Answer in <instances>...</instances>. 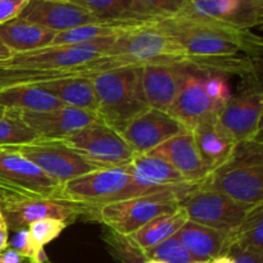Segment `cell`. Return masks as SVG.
I'll use <instances>...</instances> for the list:
<instances>
[{"label":"cell","instance_id":"6da1fadb","mask_svg":"<svg viewBox=\"0 0 263 263\" xmlns=\"http://www.w3.org/2000/svg\"><path fill=\"white\" fill-rule=\"evenodd\" d=\"M197 61V73L247 74L254 71V58L262 54V39L251 28L228 22L172 15L156 21Z\"/></svg>","mask_w":263,"mask_h":263},{"label":"cell","instance_id":"7a4b0ae2","mask_svg":"<svg viewBox=\"0 0 263 263\" xmlns=\"http://www.w3.org/2000/svg\"><path fill=\"white\" fill-rule=\"evenodd\" d=\"M151 64H176L197 72V61L184 46L154 22L131 28L116 37L112 45L90 63L85 64L87 77L103 71Z\"/></svg>","mask_w":263,"mask_h":263},{"label":"cell","instance_id":"3957f363","mask_svg":"<svg viewBox=\"0 0 263 263\" xmlns=\"http://www.w3.org/2000/svg\"><path fill=\"white\" fill-rule=\"evenodd\" d=\"M141 68L123 67L90 76L98 100L97 116L117 133L151 108L141 89Z\"/></svg>","mask_w":263,"mask_h":263},{"label":"cell","instance_id":"277c9868","mask_svg":"<svg viewBox=\"0 0 263 263\" xmlns=\"http://www.w3.org/2000/svg\"><path fill=\"white\" fill-rule=\"evenodd\" d=\"M202 189L226 195L240 204L263 202V152L261 139L236 144L233 156L200 182Z\"/></svg>","mask_w":263,"mask_h":263},{"label":"cell","instance_id":"5b68a950","mask_svg":"<svg viewBox=\"0 0 263 263\" xmlns=\"http://www.w3.org/2000/svg\"><path fill=\"white\" fill-rule=\"evenodd\" d=\"M198 186L199 184L174 187L103 204L98 207L95 218L112 233L127 236L158 216L175 212L181 200Z\"/></svg>","mask_w":263,"mask_h":263},{"label":"cell","instance_id":"8992f818","mask_svg":"<svg viewBox=\"0 0 263 263\" xmlns=\"http://www.w3.org/2000/svg\"><path fill=\"white\" fill-rule=\"evenodd\" d=\"M161 190L166 189H146L136 184L122 166L97 170L69 180L62 185L61 194L67 199L100 207L108 203L121 202Z\"/></svg>","mask_w":263,"mask_h":263},{"label":"cell","instance_id":"52a82bcc","mask_svg":"<svg viewBox=\"0 0 263 263\" xmlns=\"http://www.w3.org/2000/svg\"><path fill=\"white\" fill-rule=\"evenodd\" d=\"M0 151L15 152L21 154L62 185L82 175L103 170L102 167L80 156L62 140L37 139L32 143L2 148Z\"/></svg>","mask_w":263,"mask_h":263},{"label":"cell","instance_id":"ba28073f","mask_svg":"<svg viewBox=\"0 0 263 263\" xmlns=\"http://www.w3.org/2000/svg\"><path fill=\"white\" fill-rule=\"evenodd\" d=\"M62 141L102 168L126 166L135 157V152L120 133L102 121L69 134Z\"/></svg>","mask_w":263,"mask_h":263},{"label":"cell","instance_id":"9c48e42d","mask_svg":"<svg viewBox=\"0 0 263 263\" xmlns=\"http://www.w3.org/2000/svg\"><path fill=\"white\" fill-rule=\"evenodd\" d=\"M2 212L8 229L12 231L22 230L35 221L54 218L72 223L81 216L95 217L98 207L82 202L55 198H27L2 204Z\"/></svg>","mask_w":263,"mask_h":263},{"label":"cell","instance_id":"30bf717a","mask_svg":"<svg viewBox=\"0 0 263 263\" xmlns=\"http://www.w3.org/2000/svg\"><path fill=\"white\" fill-rule=\"evenodd\" d=\"M180 205L185 210L189 221L225 233L235 230L254 207L236 203L221 193L200 186L190 192Z\"/></svg>","mask_w":263,"mask_h":263},{"label":"cell","instance_id":"8fae6325","mask_svg":"<svg viewBox=\"0 0 263 263\" xmlns=\"http://www.w3.org/2000/svg\"><path fill=\"white\" fill-rule=\"evenodd\" d=\"M263 99L261 91H244L231 97L218 109L217 121L236 144L261 139Z\"/></svg>","mask_w":263,"mask_h":263},{"label":"cell","instance_id":"7c38bea8","mask_svg":"<svg viewBox=\"0 0 263 263\" xmlns=\"http://www.w3.org/2000/svg\"><path fill=\"white\" fill-rule=\"evenodd\" d=\"M190 130L163 110L149 108L120 133L135 154H148L168 139Z\"/></svg>","mask_w":263,"mask_h":263},{"label":"cell","instance_id":"4fadbf2b","mask_svg":"<svg viewBox=\"0 0 263 263\" xmlns=\"http://www.w3.org/2000/svg\"><path fill=\"white\" fill-rule=\"evenodd\" d=\"M175 15L221 21L251 28L263 20V0H186Z\"/></svg>","mask_w":263,"mask_h":263},{"label":"cell","instance_id":"5bb4252c","mask_svg":"<svg viewBox=\"0 0 263 263\" xmlns=\"http://www.w3.org/2000/svg\"><path fill=\"white\" fill-rule=\"evenodd\" d=\"M0 177L30 198L62 197V184L15 152L0 151Z\"/></svg>","mask_w":263,"mask_h":263},{"label":"cell","instance_id":"9a60e30c","mask_svg":"<svg viewBox=\"0 0 263 263\" xmlns=\"http://www.w3.org/2000/svg\"><path fill=\"white\" fill-rule=\"evenodd\" d=\"M8 110L25 122L28 127L32 128L39 138L46 140H62L69 134L100 121L97 115L69 105H63L58 109L44 110V112Z\"/></svg>","mask_w":263,"mask_h":263},{"label":"cell","instance_id":"2e32d148","mask_svg":"<svg viewBox=\"0 0 263 263\" xmlns=\"http://www.w3.org/2000/svg\"><path fill=\"white\" fill-rule=\"evenodd\" d=\"M18 17L49 28L54 32H62L80 26L104 22L72 3L53 2V0H30Z\"/></svg>","mask_w":263,"mask_h":263},{"label":"cell","instance_id":"e0dca14e","mask_svg":"<svg viewBox=\"0 0 263 263\" xmlns=\"http://www.w3.org/2000/svg\"><path fill=\"white\" fill-rule=\"evenodd\" d=\"M190 69L176 64H151L141 68V89L146 104L168 112Z\"/></svg>","mask_w":263,"mask_h":263},{"label":"cell","instance_id":"ac0fdd59","mask_svg":"<svg viewBox=\"0 0 263 263\" xmlns=\"http://www.w3.org/2000/svg\"><path fill=\"white\" fill-rule=\"evenodd\" d=\"M218 109L220 107L205 94L202 74L189 71L167 113L192 130L198 123L215 117Z\"/></svg>","mask_w":263,"mask_h":263},{"label":"cell","instance_id":"d6986e66","mask_svg":"<svg viewBox=\"0 0 263 263\" xmlns=\"http://www.w3.org/2000/svg\"><path fill=\"white\" fill-rule=\"evenodd\" d=\"M148 154L168 162L190 182L200 184L211 174V170L198 152L192 130L168 139Z\"/></svg>","mask_w":263,"mask_h":263},{"label":"cell","instance_id":"ffe728a7","mask_svg":"<svg viewBox=\"0 0 263 263\" xmlns=\"http://www.w3.org/2000/svg\"><path fill=\"white\" fill-rule=\"evenodd\" d=\"M123 167L136 184L146 189H172L197 184L187 181L168 162L151 154H135Z\"/></svg>","mask_w":263,"mask_h":263},{"label":"cell","instance_id":"44dd1931","mask_svg":"<svg viewBox=\"0 0 263 263\" xmlns=\"http://www.w3.org/2000/svg\"><path fill=\"white\" fill-rule=\"evenodd\" d=\"M192 135L200 157L211 172L229 161L236 148V143L223 130L216 116L193 127Z\"/></svg>","mask_w":263,"mask_h":263},{"label":"cell","instance_id":"7402d4cb","mask_svg":"<svg viewBox=\"0 0 263 263\" xmlns=\"http://www.w3.org/2000/svg\"><path fill=\"white\" fill-rule=\"evenodd\" d=\"M55 33L20 17L0 25V41L12 54L48 48Z\"/></svg>","mask_w":263,"mask_h":263},{"label":"cell","instance_id":"603a6c76","mask_svg":"<svg viewBox=\"0 0 263 263\" xmlns=\"http://www.w3.org/2000/svg\"><path fill=\"white\" fill-rule=\"evenodd\" d=\"M228 234L222 230L187 221L176 236L195 261H211L225 256Z\"/></svg>","mask_w":263,"mask_h":263},{"label":"cell","instance_id":"cb8c5ba5","mask_svg":"<svg viewBox=\"0 0 263 263\" xmlns=\"http://www.w3.org/2000/svg\"><path fill=\"white\" fill-rule=\"evenodd\" d=\"M61 100L64 105L97 115L98 100L90 77H64L33 85Z\"/></svg>","mask_w":263,"mask_h":263},{"label":"cell","instance_id":"d4e9b609","mask_svg":"<svg viewBox=\"0 0 263 263\" xmlns=\"http://www.w3.org/2000/svg\"><path fill=\"white\" fill-rule=\"evenodd\" d=\"M187 221H189V218H187L186 212L180 205L175 212L158 216L154 220L149 221L143 228L138 229L133 234L125 236V239L131 248L140 252L141 256H143L145 251L176 235L177 231Z\"/></svg>","mask_w":263,"mask_h":263},{"label":"cell","instance_id":"484cf974","mask_svg":"<svg viewBox=\"0 0 263 263\" xmlns=\"http://www.w3.org/2000/svg\"><path fill=\"white\" fill-rule=\"evenodd\" d=\"M149 22H154V21L116 20L80 26V27L72 28V30L57 32L50 46L73 45V44L87 43V41L97 40V39L118 36L121 33L126 32V31L131 30V28L139 27V26H143Z\"/></svg>","mask_w":263,"mask_h":263},{"label":"cell","instance_id":"4316f807","mask_svg":"<svg viewBox=\"0 0 263 263\" xmlns=\"http://www.w3.org/2000/svg\"><path fill=\"white\" fill-rule=\"evenodd\" d=\"M63 105L61 100L35 86H9L0 89V107L5 109L44 112L58 109Z\"/></svg>","mask_w":263,"mask_h":263},{"label":"cell","instance_id":"83f0119b","mask_svg":"<svg viewBox=\"0 0 263 263\" xmlns=\"http://www.w3.org/2000/svg\"><path fill=\"white\" fill-rule=\"evenodd\" d=\"M238 248L241 251L263 254V205L257 204L249 211L240 225L228 234L225 256L229 249Z\"/></svg>","mask_w":263,"mask_h":263},{"label":"cell","instance_id":"f1b7e54d","mask_svg":"<svg viewBox=\"0 0 263 263\" xmlns=\"http://www.w3.org/2000/svg\"><path fill=\"white\" fill-rule=\"evenodd\" d=\"M186 0H131L127 18L157 21L176 14Z\"/></svg>","mask_w":263,"mask_h":263},{"label":"cell","instance_id":"f546056e","mask_svg":"<svg viewBox=\"0 0 263 263\" xmlns=\"http://www.w3.org/2000/svg\"><path fill=\"white\" fill-rule=\"evenodd\" d=\"M39 135L25 122L7 110L4 117H0V149L20 146L37 140Z\"/></svg>","mask_w":263,"mask_h":263},{"label":"cell","instance_id":"4dcf8cb0","mask_svg":"<svg viewBox=\"0 0 263 263\" xmlns=\"http://www.w3.org/2000/svg\"><path fill=\"white\" fill-rule=\"evenodd\" d=\"M69 3L87 10L100 21L130 20L127 18L131 0H69Z\"/></svg>","mask_w":263,"mask_h":263},{"label":"cell","instance_id":"1f68e13d","mask_svg":"<svg viewBox=\"0 0 263 263\" xmlns=\"http://www.w3.org/2000/svg\"><path fill=\"white\" fill-rule=\"evenodd\" d=\"M68 223L63 221L54 220V218H45V220H39L28 225V236H30L31 247H32L33 257L35 258L41 251H44V247L58 238Z\"/></svg>","mask_w":263,"mask_h":263},{"label":"cell","instance_id":"d6a6232c","mask_svg":"<svg viewBox=\"0 0 263 263\" xmlns=\"http://www.w3.org/2000/svg\"><path fill=\"white\" fill-rule=\"evenodd\" d=\"M144 261L149 258L159 259L162 262L166 263H192L195 262L192 254L187 252L184 244L179 240L176 235L172 238L167 239V240L162 241L158 246L153 247V248L148 249L143 253Z\"/></svg>","mask_w":263,"mask_h":263},{"label":"cell","instance_id":"836d02e7","mask_svg":"<svg viewBox=\"0 0 263 263\" xmlns=\"http://www.w3.org/2000/svg\"><path fill=\"white\" fill-rule=\"evenodd\" d=\"M203 87H204V91L208 95V98L220 108L233 97L228 82L220 74L203 76Z\"/></svg>","mask_w":263,"mask_h":263},{"label":"cell","instance_id":"e575fe53","mask_svg":"<svg viewBox=\"0 0 263 263\" xmlns=\"http://www.w3.org/2000/svg\"><path fill=\"white\" fill-rule=\"evenodd\" d=\"M30 0H0V25L20 15Z\"/></svg>","mask_w":263,"mask_h":263},{"label":"cell","instance_id":"d590c367","mask_svg":"<svg viewBox=\"0 0 263 263\" xmlns=\"http://www.w3.org/2000/svg\"><path fill=\"white\" fill-rule=\"evenodd\" d=\"M10 246H12V249L18 252L23 258L31 259L33 257L32 247H31L27 229H22V230L15 231L14 236H13L12 240H10Z\"/></svg>","mask_w":263,"mask_h":263},{"label":"cell","instance_id":"8d00e7d4","mask_svg":"<svg viewBox=\"0 0 263 263\" xmlns=\"http://www.w3.org/2000/svg\"><path fill=\"white\" fill-rule=\"evenodd\" d=\"M226 256H230L234 259V263H263V254L241 251L238 248L229 249Z\"/></svg>","mask_w":263,"mask_h":263},{"label":"cell","instance_id":"74e56055","mask_svg":"<svg viewBox=\"0 0 263 263\" xmlns=\"http://www.w3.org/2000/svg\"><path fill=\"white\" fill-rule=\"evenodd\" d=\"M0 197L4 198L7 202H14V200H21V199H27V195L23 192H21L20 189H17L15 186H13L12 184H9L8 181L3 180L0 177Z\"/></svg>","mask_w":263,"mask_h":263},{"label":"cell","instance_id":"f35d334b","mask_svg":"<svg viewBox=\"0 0 263 263\" xmlns=\"http://www.w3.org/2000/svg\"><path fill=\"white\" fill-rule=\"evenodd\" d=\"M23 257L14 249H5L0 253V263H22Z\"/></svg>","mask_w":263,"mask_h":263},{"label":"cell","instance_id":"ab89813d","mask_svg":"<svg viewBox=\"0 0 263 263\" xmlns=\"http://www.w3.org/2000/svg\"><path fill=\"white\" fill-rule=\"evenodd\" d=\"M8 239H9V229H8L7 223L4 222L0 226V253L7 249Z\"/></svg>","mask_w":263,"mask_h":263},{"label":"cell","instance_id":"60d3db41","mask_svg":"<svg viewBox=\"0 0 263 263\" xmlns=\"http://www.w3.org/2000/svg\"><path fill=\"white\" fill-rule=\"evenodd\" d=\"M10 57H12V53L0 41V61H5V59L10 58Z\"/></svg>","mask_w":263,"mask_h":263},{"label":"cell","instance_id":"b9f144b4","mask_svg":"<svg viewBox=\"0 0 263 263\" xmlns=\"http://www.w3.org/2000/svg\"><path fill=\"white\" fill-rule=\"evenodd\" d=\"M210 263H234V259L230 256H220L217 258L211 259Z\"/></svg>","mask_w":263,"mask_h":263},{"label":"cell","instance_id":"7bdbcfd3","mask_svg":"<svg viewBox=\"0 0 263 263\" xmlns=\"http://www.w3.org/2000/svg\"><path fill=\"white\" fill-rule=\"evenodd\" d=\"M143 263H166V262H162L159 261V259H153V258H149V259H145Z\"/></svg>","mask_w":263,"mask_h":263},{"label":"cell","instance_id":"ee69618b","mask_svg":"<svg viewBox=\"0 0 263 263\" xmlns=\"http://www.w3.org/2000/svg\"><path fill=\"white\" fill-rule=\"evenodd\" d=\"M7 110L8 109H5V108L0 107V117H4V116L7 115Z\"/></svg>","mask_w":263,"mask_h":263},{"label":"cell","instance_id":"f6af8a7d","mask_svg":"<svg viewBox=\"0 0 263 263\" xmlns=\"http://www.w3.org/2000/svg\"><path fill=\"white\" fill-rule=\"evenodd\" d=\"M4 222H5V221H4V216H3L2 208H0V226H2Z\"/></svg>","mask_w":263,"mask_h":263},{"label":"cell","instance_id":"bcb514c9","mask_svg":"<svg viewBox=\"0 0 263 263\" xmlns=\"http://www.w3.org/2000/svg\"><path fill=\"white\" fill-rule=\"evenodd\" d=\"M4 203H8V202L4 199V198L0 197V207H2V204H4Z\"/></svg>","mask_w":263,"mask_h":263},{"label":"cell","instance_id":"7dc6e473","mask_svg":"<svg viewBox=\"0 0 263 263\" xmlns=\"http://www.w3.org/2000/svg\"><path fill=\"white\" fill-rule=\"evenodd\" d=\"M192 263H210V261H195V262H192Z\"/></svg>","mask_w":263,"mask_h":263},{"label":"cell","instance_id":"c3c4849f","mask_svg":"<svg viewBox=\"0 0 263 263\" xmlns=\"http://www.w3.org/2000/svg\"><path fill=\"white\" fill-rule=\"evenodd\" d=\"M53 2H69V0H53Z\"/></svg>","mask_w":263,"mask_h":263},{"label":"cell","instance_id":"681fc988","mask_svg":"<svg viewBox=\"0 0 263 263\" xmlns=\"http://www.w3.org/2000/svg\"><path fill=\"white\" fill-rule=\"evenodd\" d=\"M30 263H39V262H36V261H31Z\"/></svg>","mask_w":263,"mask_h":263}]
</instances>
